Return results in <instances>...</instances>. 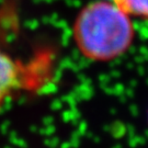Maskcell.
Wrapping results in <instances>:
<instances>
[{"instance_id": "6da1fadb", "label": "cell", "mask_w": 148, "mask_h": 148, "mask_svg": "<svg viewBox=\"0 0 148 148\" xmlns=\"http://www.w3.org/2000/svg\"><path fill=\"white\" fill-rule=\"evenodd\" d=\"M134 19L113 0H92L80 9L71 24V40L78 53L93 63L123 57L136 40Z\"/></svg>"}, {"instance_id": "277c9868", "label": "cell", "mask_w": 148, "mask_h": 148, "mask_svg": "<svg viewBox=\"0 0 148 148\" xmlns=\"http://www.w3.org/2000/svg\"><path fill=\"white\" fill-rule=\"evenodd\" d=\"M147 125H148V112H147Z\"/></svg>"}, {"instance_id": "7a4b0ae2", "label": "cell", "mask_w": 148, "mask_h": 148, "mask_svg": "<svg viewBox=\"0 0 148 148\" xmlns=\"http://www.w3.org/2000/svg\"><path fill=\"white\" fill-rule=\"evenodd\" d=\"M32 78L27 65L0 47V112L19 93L33 88Z\"/></svg>"}, {"instance_id": "3957f363", "label": "cell", "mask_w": 148, "mask_h": 148, "mask_svg": "<svg viewBox=\"0 0 148 148\" xmlns=\"http://www.w3.org/2000/svg\"><path fill=\"white\" fill-rule=\"evenodd\" d=\"M133 19L148 22V0H113Z\"/></svg>"}]
</instances>
